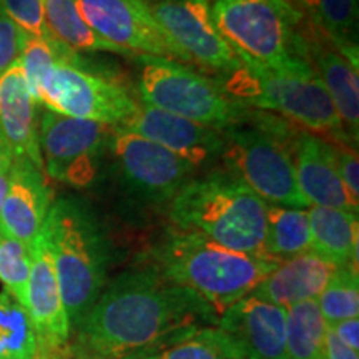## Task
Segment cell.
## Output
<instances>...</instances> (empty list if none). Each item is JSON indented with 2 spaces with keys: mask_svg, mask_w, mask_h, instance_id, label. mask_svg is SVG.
Returning <instances> with one entry per match:
<instances>
[{
  "mask_svg": "<svg viewBox=\"0 0 359 359\" xmlns=\"http://www.w3.org/2000/svg\"><path fill=\"white\" fill-rule=\"evenodd\" d=\"M218 318L154 264L130 268L107 283L75 330L79 359H145L217 326Z\"/></svg>",
  "mask_w": 359,
  "mask_h": 359,
  "instance_id": "obj_1",
  "label": "cell"
},
{
  "mask_svg": "<svg viewBox=\"0 0 359 359\" xmlns=\"http://www.w3.org/2000/svg\"><path fill=\"white\" fill-rule=\"evenodd\" d=\"M280 263L264 253H240L177 228L160 238L150 262L161 275L200 296L218 314L251 294Z\"/></svg>",
  "mask_w": 359,
  "mask_h": 359,
  "instance_id": "obj_2",
  "label": "cell"
},
{
  "mask_svg": "<svg viewBox=\"0 0 359 359\" xmlns=\"http://www.w3.org/2000/svg\"><path fill=\"white\" fill-rule=\"evenodd\" d=\"M42 235L50 251L70 330L75 331L109 283L110 243L92 208L69 196L53 201Z\"/></svg>",
  "mask_w": 359,
  "mask_h": 359,
  "instance_id": "obj_3",
  "label": "cell"
},
{
  "mask_svg": "<svg viewBox=\"0 0 359 359\" xmlns=\"http://www.w3.org/2000/svg\"><path fill=\"white\" fill-rule=\"evenodd\" d=\"M241 65L217 79L226 95L250 109L275 111L309 132L349 143L330 93L308 58L280 65L240 60Z\"/></svg>",
  "mask_w": 359,
  "mask_h": 359,
  "instance_id": "obj_4",
  "label": "cell"
},
{
  "mask_svg": "<svg viewBox=\"0 0 359 359\" xmlns=\"http://www.w3.org/2000/svg\"><path fill=\"white\" fill-rule=\"evenodd\" d=\"M170 219L224 248L263 253L266 201L228 170L193 177L170 201Z\"/></svg>",
  "mask_w": 359,
  "mask_h": 359,
  "instance_id": "obj_5",
  "label": "cell"
},
{
  "mask_svg": "<svg viewBox=\"0 0 359 359\" xmlns=\"http://www.w3.org/2000/svg\"><path fill=\"white\" fill-rule=\"evenodd\" d=\"M219 158L228 172L241 178L263 201L288 208H309L296 180L290 132L273 116L255 110L250 122L223 130Z\"/></svg>",
  "mask_w": 359,
  "mask_h": 359,
  "instance_id": "obj_6",
  "label": "cell"
},
{
  "mask_svg": "<svg viewBox=\"0 0 359 359\" xmlns=\"http://www.w3.org/2000/svg\"><path fill=\"white\" fill-rule=\"evenodd\" d=\"M135 60L138 92L147 105L219 132L253 118V109L182 62L150 55H137Z\"/></svg>",
  "mask_w": 359,
  "mask_h": 359,
  "instance_id": "obj_7",
  "label": "cell"
},
{
  "mask_svg": "<svg viewBox=\"0 0 359 359\" xmlns=\"http://www.w3.org/2000/svg\"><path fill=\"white\" fill-rule=\"evenodd\" d=\"M219 35L240 60L280 65L306 57L303 13L288 0H208Z\"/></svg>",
  "mask_w": 359,
  "mask_h": 359,
  "instance_id": "obj_8",
  "label": "cell"
},
{
  "mask_svg": "<svg viewBox=\"0 0 359 359\" xmlns=\"http://www.w3.org/2000/svg\"><path fill=\"white\" fill-rule=\"evenodd\" d=\"M82 58H62L45 77L39 103L55 114L118 128L138 109V102L109 75L85 70Z\"/></svg>",
  "mask_w": 359,
  "mask_h": 359,
  "instance_id": "obj_9",
  "label": "cell"
},
{
  "mask_svg": "<svg viewBox=\"0 0 359 359\" xmlns=\"http://www.w3.org/2000/svg\"><path fill=\"white\" fill-rule=\"evenodd\" d=\"M114 127L43 110L39 147L43 170L55 182L75 188L92 185L109 151Z\"/></svg>",
  "mask_w": 359,
  "mask_h": 359,
  "instance_id": "obj_10",
  "label": "cell"
},
{
  "mask_svg": "<svg viewBox=\"0 0 359 359\" xmlns=\"http://www.w3.org/2000/svg\"><path fill=\"white\" fill-rule=\"evenodd\" d=\"M109 151L130 193L148 203H170L196 167L125 128H114Z\"/></svg>",
  "mask_w": 359,
  "mask_h": 359,
  "instance_id": "obj_11",
  "label": "cell"
},
{
  "mask_svg": "<svg viewBox=\"0 0 359 359\" xmlns=\"http://www.w3.org/2000/svg\"><path fill=\"white\" fill-rule=\"evenodd\" d=\"M93 32L132 57L150 55L190 62L151 15L145 0H74Z\"/></svg>",
  "mask_w": 359,
  "mask_h": 359,
  "instance_id": "obj_12",
  "label": "cell"
},
{
  "mask_svg": "<svg viewBox=\"0 0 359 359\" xmlns=\"http://www.w3.org/2000/svg\"><path fill=\"white\" fill-rule=\"evenodd\" d=\"M148 7L158 25L193 64L219 77L241 65L215 27L208 0H155Z\"/></svg>",
  "mask_w": 359,
  "mask_h": 359,
  "instance_id": "obj_13",
  "label": "cell"
},
{
  "mask_svg": "<svg viewBox=\"0 0 359 359\" xmlns=\"http://www.w3.org/2000/svg\"><path fill=\"white\" fill-rule=\"evenodd\" d=\"M25 311L37 336L35 359L65 356L72 333L70 321L42 231L32 243V268L27 286Z\"/></svg>",
  "mask_w": 359,
  "mask_h": 359,
  "instance_id": "obj_14",
  "label": "cell"
},
{
  "mask_svg": "<svg viewBox=\"0 0 359 359\" xmlns=\"http://www.w3.org/2000/svg\"><path fill=\"white\" fill-rule=\"evenodd\" d=\"M118 128L130 130L167 148L196 168L206 167L218 160L224 147L223 133L219 130L168 114L143 102L138 103L137 111Z\"/></svg>",
  "mask_w": 359,
  "mask_h": 359,
  "instance_id": "obj_15",
  "label": "cell"
},
{
  "mask_svg": "<svg viewBox=\"0 0 359 359\" xmlns=\"http://www.w3.org/2000/svg\"><path fill=\"white\" fill-rule=\"evenodd\" d=\"M217 327L230 338L241 359H288L286 308L248 294L219 314Z\"/></svg>",
  "mask_w": 359,
  "mask_h": 359,
  "instance_id": "obj_16",
  "label": "cell"
},
{
  "mask_svg": "<svg viewBox=\"0 0 359 359\" xmlns=\"http://www.w3.org/2000/svg\"><path fill=\"white\" fill-rule=\"evenodd\" d=\"M52 203L43 170L29 160L12 158L11 180L0 212V233L32 246Z\"/></svg>",
  "mask_w": 359,
  "mask_h": 359,
  "instance_id": "obj_17",
  "label": "cell"
},
{
  "mask_svg": "<svg viewBox=\"0 0 359 359\" xmlns=\"http://www.w3.org/2000/svg\"><path fill=\"white\" fill-rule=\"evenodd\" d=\"M296 180L309 206H326L358 213V203L336 170L331 143L309 132H296L291 143Z\"/></svg>",
  "mask_w": 359,
  "mask_h": 359,
  "instance_id": "obj_18",
  "label": "cell"
},
{
  "mask_svg": "<svg viewBox=\"0 0 359 359\" xmlns=\"http://www.w3.org/2000/svg\"><path fill=\"white\" fill-rule=\"evenodd\" d=\"M306 57L318 77L321 79L336 114L349 142H358L359 133V75L358 67L353 65L333 43L320 32L309 27L304 32Z\"/></svg>",
  "mask_w": 359,
  "mask_h": 359,
  "instance_id": "obj_19",
  "label": "cell"
},
{
  "mask_svg": "<svg viewBox=\"0 0 359 359\" xmlns=\"http://www.w3.org/2000/svg\"><path fill=\"white\" fill-rule=\"evenodd\" d=\"M35 105L37 102L30 95L20 65L17 64L0 77V135L12 158L29 160L43 170Z\"/></svg>",
  "mask_w": 359,
  "mask_h": 359,
  "instance_id": "obj_20",
  "label": "cell"
},
{
  "mask_svg": "<svg viewBox=\"0 0 359 359\" xmlns=\"http://www.w3.org/2000/svg\"><path fill=\"white\" fill-rule=\"evenodd\" d=\"M338 269L313 250L298 257L281 262L259 285L251 291V296L288 308L291 304L311 302L326 288L327 281Z\"/></svg>",
  "mask_w": 359,
  "mask_h": 359,
  "instance_id": "obj_21",
  "label": "cell"
},
{
  "mask_svg": "<svg viewBox=\"0 0 359 359\" xmlns=\"http://www.w3.org/2000/svg\"><path fill=\"white\" fill-rule=\"evenodd\" d=\"M308 222L314 253L338 268H358V213L326 206H309Z\"/></svg>",
  "mask_w": 359,
  "mask_h": 359,
  "instance_id": "obj_22",
  "label": "cell"
},
{
  "mask_svg": "<svg viewBox=\"0 0 359 359\" xmlns=\"http://www.w3.org/2000/svg\"><path fill=\"white\" fill-rule=\"evenodd\" d=\"M308 13L309 27L334 45L358 67V0H296Z\"/></svg>",
  "mask_w": 359,
  "mask_h": 359,
  "instance_id": "obj_23",
  "label": "cell"
},
{
  "mask_svg": "<svg viewBox=\"0 0 359 359\" xmlns=\"http://www.w3.org/2000/svg\"><path fill=\"white\" fill-rule=\"evenodd\" d=\"M43 20L48 35L75 53L110 52L132 57L128 52L93 32L80 17L74 0H43Z\"/></svg>",
  "mask_w": 359,
  "mask_h": 359,
  "instance_id": "obj_24",
  "label": "cell"
},
{
  "mask_svg": "<svg viewBox=\"0 0 359 359\" xmlns=\"http://www.w3.org/2000/svg\"><path fill=\"white\" fill-rule=\"evenodd\" d=\"M311 250L308 210L266 203L263 253L285 262Z\"/></svg>",
  "mask_w": 359,
  "mask_h": 359,
  "instance_id": "obj_25",
  "label": "cell"
},
{
  "mask_svg": "<svg viewBox=\"0 0 359 359\" xmlns=\"http://www.w3.org/2000/svg\"><path fill=\"white\" fill-rule=\"evenodd\" d=\"M326 321L316 299L286 308V351L288 359H323Z\"/></svg>",
  "mask_w": 359,
  "mask_h": 359,
  "instance_id": "obj_26",
  "label": "cell"
},
{
  "mask_svg": "<svg viewBox=\"0 0 359 359\" xmlns=\"http://www.w3.org/2000/svg\"><path fill=\"white\" fill-rule=\"evenodd\" d=\"M37 358V336L29 314L11 294L0 293V359Z\"/></svg>",
  "mask_w": 359,
  "mask_h": 359,
  "instance_id": "obj_27",
  "label": "cell"
},
{
  "mask_svg": "<svg viewBox=\"0 0 359 359\" xmlns=\"http://www.w3.org/2000/svg\"><path fill=\"white\" fill-rule=\"evenodd\" d=\"M326 325L358 318L359 314V280L358 268L341 266L327 281L326 288L316 299Z\"/></svg>",
  "mask_w": 359,
  "mask_h": 359,
  "instance_id": "obj_28",
  "label": "cell"
},
{
  "mask_svg": "<svg viewBox=\"0 0 359 359\" xmlns=\"http://www.w3.org/2000/svg\"><path fill=\"white\" fill-rule=\"evenodd\" d=\"M74 57H77V53L67 48L65 45L58 43L52 37H29L24 52H22L19 65L30 95L34 97L35 102L39 103L42 83L48 72L52 70V67L62 58Z\"/></svg>",
  "mask_w": 359,
  "mask_h": 359,
  "instance_id": "obj_29",
  "label": "cell"
},
{
  "mask_svg": "<svg viewBox=\"0 0 359 359\" xmlns=\"http://www.w3.org/2000/svg\"><path fill=\"white\" fill-rule=\"evenodd\" d=\"M145 359H241V356L222 330L208 326Z\"/></svg>",
  "mask_w": 359,
  "mask_h": 359,
  "instance_id": "obj_30",
  "label": "cell"
},
{
  "mask_svg": "<svg viewBox=\"0 0 359 359\" xmlns=\"http://www.w3.org/2000/svg\"><path fill=\"white\" fill-rule=\"evenodd\" d=\"M32 268V246L0 233V283L25 309L27 286Z\"/></svg>",
  "mask_w": 359,
  "mask_h": 359,
  "instance_id": "obj_31",
  "label": "cell"
},
{
  "mask_svg": "<svg viewBox=\"0 0 359 359\" xmlns=\"http://www.w3.org/2000/svg\"><path fill=\"white\" fill-rule=\"evenodd\" d=\"M0 13L15 22L30 37H50L43 20V0H0Z\"/></svg>",
  "mask_w": 359,
  "mask_h": 359,
  "instance_id": "obj_32",
  "label": "cell"
},
{
  "mask_svg": "<svg viewBox=\"0 0 359 359\" xmlns=\"http://www.w3.org/2000/svg\"><path fill=\"white\" fill-rule=\"evenodd\" d=\"M29 37L15 22L0 13V77L19 64Z\"/></svg>",
  "mask_w": 359,
  "mask_h": 359,
  "instance_id": "obj_33",
  "label": "cell"
},
{
  "mask_svg": "<svg viewBox=\"0 0 359 359\" xmlns=\"http://www.w3.org/2000/svg\"><path fill=\"white\" fill-rule=\"evenodd\" d=\"M331 143V155H333L336 170H338L343 185L346 188L349 196L359 201V161L356 150H353L348 143L330 142Z\"/></svg>",
  "mask_w": 359,
  "mask_h": 359,
  "instance_id": "obj_34",
  "label": "cell"
},
{
  "mask_svg": "<svg viewBox=\"0 0 359 359\" xmlns=\"http://www.w3.org/2000/svg\"><path fill=\"white\" fill-rule=\"evenodd\" d=\"M333 333L346 344L348 348H351L353 351H359V318H349V320L334 323L330 325Z\"/></svg>",
  "mask_w": 359,
  "mask_h": 359,
  "instance_id": "obj_35",
  "label": "cell"
},
{
  "mask_svg": "<svg viewBox=\"0 0 359 359\" xmlns=\"http://www.w3.org/2000/svg\"><path fill=\"white\" fill-rule=\"evenodd\" d=\"M323 359H359V356L356 351L348 348L330 327H326L325 356H323Z\"/></svg>",
  "mask_w": 359,
  "mask_h": 359,
  "instance_id": "obj_36",
  "label": "cell"
},
{
  "mask_svg": "<svg viewBox=\"0 0 359 359\" xmlns=\"http://www.w3.org/2000/svg\"><path fill=\"white\" fill-rule=\"evenodd\" d=\"M11 167H12V160L4 161L0 165V212H2V203L4 198H6V193L8 188V180H11Z\"/></svg>",
  "mask_w": 359,
  "mask_h": 359,
  "instance_id": "obj_37",
  "label": "cell"
},
{
  "mask_svg": "<svg viewBox=\"0 0 359 359\" xmlns=\"http://www.w3.org/2000/svg\"><path fill=\"white\" fill-rule=\"evenodd\" d=\"M7 160H12V155H11V151H8L6 142H4L2 135H0V165Z\"/></svg>",
  "mask_w": 359,
  "mask_h": 359,
  "instance_id": "obj_38",
  "label": "cell"
},
{
  "mask_svg": "<svg viewBox=\"0 0 359 359\" xmlns=\"http://www.w3.org/2000/svg\"><path fill=\"white\" fill-rule=\"evenodd\" d=\"M50 359H69V358H65V356H55V358H50Z\"/></svg>",
  "mask_w": 359,
  "mask_h": 359,
  "instance_id": "obj_39",
  "label": "cell"
},
{
  "mask_svg": "<svg viewBox=\"0 0 359 359\" xmlns=\"http://www.w3.org/2000/svg\"><path fill=\"white\" fill-rule=\"evenodd\" d=\"M12 359H35V358H12Z\"/></svg>",
  "mask_w": 359,
  "mask_h": 359,
  "instance_id": "obj_40",
  "label": "cell"
}]
</instances>
